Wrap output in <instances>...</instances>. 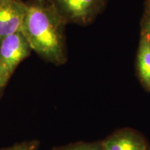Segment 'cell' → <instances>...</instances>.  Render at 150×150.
I'll return each instance as SVG.
<instances>
[{
	"label": "cell",
	"instance_id": "cell-10",
	"mask_svg": "<svg viewBox=\"0 0 150 150\" xmlns=\"http://www.w3.org/2000/svg\"><path fill=\"white\" fill-rule=\"evenodd\" d=\"M145 13H150V0H146L145 2Z\"/></svg>",
	"mask_w": 150,
	"mask_h": 150
},
{
	"label": "cell",
	"instance_id": "cell-6",
	"mask_svg": "<svg viewBox=\"0 0 150 150\" xmlns=\"http://www.w3.org/2000/svg\"><path fill=\"white\" fill-rule=\"evenodd\" d=\"M138 78L147 91H150V40L140 36L136 62Z\"/></svg>",
	"mask_w": 150,
	"mask_h": 150
},
{
	"label": "cell",
	"instance_id": "cell-8",
	"mask_svg": "<svg viewBox=\"0 0 150 150\" xmlns=\"http://www.w3.org/2000/svg\"><path fill=\"white\" fill-rule=\"evenodd\" d=\"M0 150H40V142L38 140H25Z\"/></svg>",
	"mask_w": 150,
	"mask_h": 150
},
{
	"label": "cell",
	"instance_id": "cell-11",
	"mask_svg": "<svg viewBox=\"0 0 150 150\" xmlns=\"http://www.w3.org/2000/svg\"><path fill=\"white\" fill-rule=\"evenodd\" d=\"M5 86H6L4 85V84L3 83V82L1 81V79H0V95H1V93H2L3 90H4V88H5Z\"/></svg>",
	"mask_w": 150,
	"mask_h": 150
},
{
	"label": "cell",
	"instance_id": "cell-4",
	"mask_svg": "<svg viewBox=\"0 0 150 150\" xmlns=\"http://www.w3.org/2000/svg\"><path fill=\"white\" fill-rule=\"evenodd\" d=\"M27 11L22 0H7L0 4V42L21 31Z\"/></svg>",
	"mask_w": 150,
	"mask_h": 150
},
{
	"label": "cell",
	"instance_id": "cell-9",
	"mask_svg": "<svg viewBox=\"0 0 150 150\" xmlns=\"http://www.w3.org/2000/svg\"><path fill=\"white\" fill-rule=\"evenodd\" d=\"M140 36L150 40V13H145L140 22Z\"/></svg>",
	"mask_w": 150,
	"mask_h": 150
},
{
	"label": "cell",
	"instance_id": "cell-3",
	"mask_svg": "<svg viewBox=\"0 0 150 150\" xmlns=\"http://www.w3.org/2000/svg\"><path fill=\"white\" fill-rule=\"evenodd\" d=\"M31 51L21 31L9 35L0 42V79L5 86L20 63L29 57Z\"/></svg>",
	"mask_w": 150,
	"mask_h": 150
},
{
	"label": "cell",
	"instance_id": "cell-5",
	"mask_svg": "<svg viewBox=\"0 0 150 150\" xmlns=\"http://www.w3.org/2000/svg\"><path fill=\"white\" fill-rule=\"evenodd\" d=\"M102 150H147L145 139L131 129L117 131L102 141Z\"/></svg>",
	"mask_w": 150,
	"mask_h": 150
},
{
	"label": "cell",
	"instance_id": "cell-2",
	"mask_svg": "<svg viewBox=\"0 0 150 150\" xmlns=\"http://www.w3.org/2000/svg\"><path fill=\"white\" fill-rule=\"evenodd\" d=\"M67 24L86 27L95 22L107 0H47Z\"/></svg>",
	"mask_w": 150,
	"mask_h": 150
},
{
	"label": "cell",
	"instance_id": "cell-7",
	"mask_svg": "<svg viewBox=\"0 0 150 150\" xmlns=\"http://www.w3.org/2000/svg\"><path fill=\"white\" fill-rule=\"evenodd\" d=\"M53 150H102V141L78 142L55 147Z\"/></svg>",
	"mask_w": 150,
	"mask_h": 150
},
{
	"label": "cell",
	"instance_id": "cell-12",
	"mask_svg": "<svg viewBox=\"0 0 150 150\" xmlns=\"http://www.w3.org/2000/svg\"><path fill=\"white\" fill-rule=\"evenodd\" d=\"M7 1V0H0V4L4 2V1Z\"/></svg>",
	"mask_w": 150,
	"mask_h": 150
},
{
	"label": "cell",
	"instance_id": "cell-1",
	"mask_svg": "<svg viewBox=\"0 0 150 150\" xmlns=\"http://www.w3.org/2000/svg\"><path fill=\"white\" fill-rule=\"evenodd\" d=\"M21 32L45 61L61 66L67 61V24L47 0H29Z\"/></svg>",
	"mask_w": 150,
	"mask_h": 150
}]
</instances>
